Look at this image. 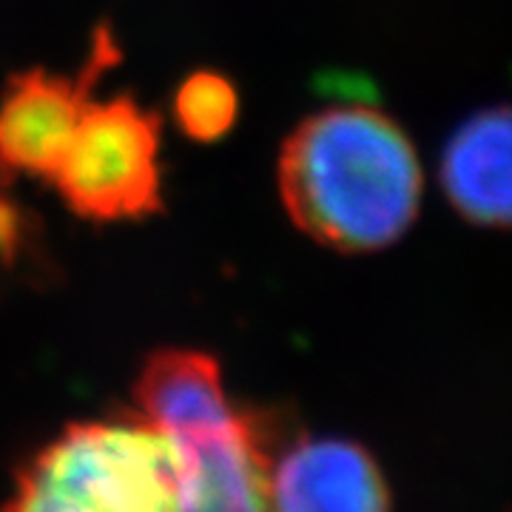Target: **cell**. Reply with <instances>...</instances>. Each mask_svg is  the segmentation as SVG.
<instances>
[{"label": "cell", "mask_w": 512, "mask_h": 512, "mask_svg": "<svg viewBox=\"0 0 512 512\" xmlns=\"http://www.w3.org/2000/svg\"><path fill=\"white\" fill-rule=\"evenodd\" d=\"M163 117L134 94L89 100L52 185L74 217L140 222L163 214Z\"/></svg>", "instance_id": "3957f363"}, {"label": "cell", "mask_w": 512, "mask_h": 512, "mask_svg": "<svg viewBox=\"0 0 512 512\" xmlns=\"http://www.w3.org/2000/svg\"><path fill=\"white\" fill-rule=\"evenodd\" d=\"M40 237L37 217L15 197L12 177L0 171V276L18 274L26 262H35Z\"/></svg>", "instance_id": "30bf717a"}, {"label": "cell", "mask_w": 512, "mask_h": 512, "mask_svg": "<svg viewBox=\"0 0 512 512\" xmlns=\"http://www.w3.org/2000/svg\"><path fill=\"white\" fill-rule=\"evenodd\" d=\"M0 512H177L171 444L134 410L72 421L20 461Z\"/></svg>", "instance_id": "7a4b0ae2"}, {"label": "cell", "mask_w": 512, "mask_h": 512, "mask_svg": "<svg viewBox=\"0 0 512 512\" xmlns=\"http://www.w3.org/2000/svg\"><path fill=\"white\" fill-rule=\"evenodd\" d=\"M114 63L117 43L109 26H100L89 63L77 74H55L43 66L9 74L0 92V171L52 185L100 74Z\"/></svg>", "instance_id": "5b68a950"}, {"label": "cell", "mask_w": 512, "mask_h": 512, "mask_svg": "<svg viewBox=\"0 0 512 512\" xmlns=\"http://www.w3.org/2000/svg\"><path fill=\"white\" fill-rule=\"evenodd\" d=\"M276 188L291 222L339 254H376L419 220V154L373 106H330L282 140Z\"/></svg>", "instance_id": "6da1fadb"}, {"label": "cell", "mask_w": 512, "mask_h": 512, "mask_svg": "<svg viewBox=\"0 0 512 512\" xmlns=\"http://www.w3.org/2000/svg\"><path fill=\"white\" fill-rule=\"evenodd\" d=\"M441 188L481 228H512V106H493L456 128L441 154Z\"/></svg>", "instance_id": "52a82bcc"}, {"label": "cell", "mask_w": 512, "mask_h": 512, "mask_svg": "<svg viewBox=\"0 0 512 512\" xmlns=\"http://www.w3.org/2000/svg\"><path fill=\"white\" fill-rule=\"evenodd\" d=\"M285 424L234 404L217 419L163 433L174 453L177 512H274L271 473Z\"/></svg>", "instance_id": "277c9868"}, {"label": "cell", "mask_w": 512, "mask_h": 512, "mask_svg": "<svg viewBox=\"0 0 512 512\" xmlns=\"http://www.w3.org/2000/svg\"><path fill=\"white\" fill-rule=\"evenodd\" d=\"M131 402L128 410L160 433L217 419L234 407L222 384L220 362L194 348L151 350L131 384Z\"/></svg>", "instance_id": "ba28073f"}, {"label": "cell", "mask_w": 512, "mask_h": 512, "mask_svg": "<svg viewBox=\"0 0 512 512\" xmlns=\"http://www.w3.org/2000/svg\"><path fill=\"white\" fill-rule=\"evenodd\" d=\"M274 512H390L393 495L379 461L359 441H288L271 473Z\"/></svg>", "instance_id": "8992f818"}, {"label": "cell", "mask_w": 512, "mask_h": 512, "mask_svg": "<svg viewBox=\"0 0 512 512\" xmlns=\"http://www.w3.org/2000/svg\"><path fill=\"white\" fill-rule=\"evenodd\" d=\"M174 123L194 143H217L239 120V92L231 77L214 69L185 74L174 92Z\"/></svg>", "instance_id": "9c48e42d"}]
</instances>
